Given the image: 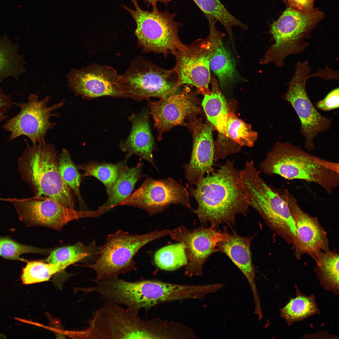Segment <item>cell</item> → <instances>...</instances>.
<instances>
[{
	"instance_id": "6da1fadb",
	"label": "cell",
	"mask_w": 339,
	"mask_h": 339,
	"mask_svg": "<svg viewBox=\"0 0 339 339\" xmlns=\"http://www.w3.org/2000/svg\"><path fill=\"white\" fill-rule=\"evenodd\" d=\"M234 161L227 160L216 171L207 174L190 195L198 205L193 210L200 222L217 229L222 224H233L236 216L245 215L249 205L241 186L240 171Z\"/></svg>"
},
{
	"instance_id": "7a4b0ae2",
	"label": "cell",
	"mask_w": 339,
	"mask_h": 339,
	"mask_svg": "<svg viewBox=\"0 0 339 339\" xmlns=\"http://www.w3.org/2000/svg\"><path fill=\"white\" fill-rule=\"evenodd\" d=\"M261 172L288 180L298 179L316 184L329 194L339 185V164L304 151L299 145L277 142L261 163Z\"/></svg>"
},
{
	"instance_id": "3957f363",
	"label": "cell",
	"mask_w": 339,
	"mask_h": 339,
	"mask_svg": "<svg viewBox=\"0 0 339 339\" xmlns=\"http://www.w3.org/2000/svg\"><path fill=\"white\" fill-rule=\"evenodd\" d=\"M25 141L26 148L18 159V169L34 196L49 197L75 209V196L60 174L54 146L45 141L31 145Z\"/></svg>"
},
{
	"instance_id": "277c9868",
	"label": "cell",
	"mask_w": 339,
	"mask_h": 339,
	"mask_svg": "<svg viewBox=\"0 0 339 339\" xmlns=\"http://www.w3.org/2000/svg\"><path fill=\"white\" fill-rule=\"evenodd\" d=\"M261 172L252 160L247 161L240 171V182L249 205L272 229L293 244L296 229L288 203L276 189L266 183L260 176Z\"/></svg>"
},
{
	"instance_id": "5b68a950",
	"label": "cell",
	"mask_w": 339,
	"mask_h": 339,
	"mask_svg": "<svg viewBox=\"0 0 339 339\" xmlns=\"http://www.w3.org/2000/svg\"><path fill=\"white\" fill-rule=\"evenodd\" d=\"M164 330L160 319L144 320L121 305L106 303L95 312L84 332L91 339H161Z\"/></svg>"
},
{
	"instance_id": "8992f818",
	"label": "cell",
	"mask_w": 339,
	"mask_h": 339,
	"mask_svg": "<svg viewBox=\"0 0 339 339\" xmlns=\"http://www.w3.org/2000/svg\"><path fill=\"white\" fill-rule=\"evenodd\" d=\"M323 16L314 8L303 10L289 7L271 25L270 33L275 42L266 51L262 62L281 67L287 57L303 52L308 44L305 39Z\"/></svg>"
},
{
	"instance_id": "52a82bcc",
	"label": "cell",
	"mask_w": 339,
	"mask_h": 339,
	"mask_svg": "<svg viewBox=\"0 0 339 339\" xmlns=\"http://www.w3.org/2000/svg\"><path fill=\"white\" fill-rule=\"evenodd\" d=\"M131 1L135 10L122 6L135 21V35L143 51L160 53L166 57L186 48L179 36V29L182 24L175 20L176 13L159 11L157 6L153 7L151 12L144 10L137 0Z\"/></svg>"
},
{
	"instance_id": "ba28073f",
	"label": "cell",
	"mask_w": 339,
	"mask_h": 339,
	"mask_svg": "<svg viewBox=\"0 0 339 339\" xmlns=\"http://www.w3.org/2000/svg\"><path fill=\"white\" fill-rule=\"evenodd\" d=\"M170 230L164 229L132 235L118 230L107 235L105 244L99 247L98 257L93 263L83 266L95 271L96 280L117 277L135 271L134 257L139 250L150 242L169 234Z\"/></svg>"
},
{
	"instance_id": "9c48e42d",
	"label": "cell",
	"mask_w": 339,
	"mask_h": 339,
	"mask_svg": "<svg viewBox=\"0 0 339 339\" xmlns=\"http://www.w3.org/2000/svg\"><path fill=\"white\" fill-rule=\"evenodd\" d=\"M121 85L125 97L136 100L151 97L164 98L181 86L172 69L161 68L140 56L133 59L121 75Z\"/></svg>"
},
{
	"instance_id": "30bf717a",
	"label": "cell",
	"mask_w": 339,
	"mask_h": 339,
	"mask_svg": "<svg viewBox=\"0 0 339 339\" xmlns=\"http://www.w3.org/2000/svg\"><path fill=\"white\" fill-rule=\"evenodd\" d=\"M310 66L307 61H299L294 75L288 83V89L282 97L293 107L300 123V131L304 139V146L308 150L315 148L314 140L320 133L329 131L332 121L321 114L313 105L306 88L310 77Z\"/></svg>"
},
{
	"instance_id": "8fae6325",
	"label": "cell",
	"mask_w": 339,
	"mask_h": 339,
	"mask_svg": "<svg viewBox=\"0 0 339 339\" xmlns=\"http://www.w3.org/2000/svg\"><path fill=\"white\" fill-rule=\"evenodd\" d=\"M21 221L28 226H41L61 231L71 221L86 218H96L104 213L96 210H76L65 207L51 198L34 196L28 198L10 199Z\"/></svg>"
},
{
	"instance_id": "7c38bea8",
	"label": "cell",
	"mask_w": 339,
	"mask_h": 339,
	"mask_svg": "<svg viewBox=\"0 0 339 339\" xmlns=\"http://www.w3.org/2000/svg\"><path fill=\"white\" fill-rule=\"evenodd\" d=\"M50 98L47 96L40 100L36 94H31L27 102L14 103L20 107V111L3 126L5 130L10 132V141L22 135L28 137L32 143L45 141L48 131L56 124L51 121L50 118L60 116L59 113L55 114L54 112L62 106L65 102L63 100L49 106L48 104Z\"/></svg>"
},
{
	"instance_id": "4fadbf2b",
	"label": "cell",
	"mask_w": 339,
	"mask_h": 339,
	"mask_svg": "<svg viewBox=\"0 0 339 339\" xmlns=\"http://www.w3.org/2000/svg\"><path fill=\"white\" fill-rule=\"evenodd\" d=\"M172 204H180L192 209L187 189L171 178L156 180L148 177L118 206L138 207L152 216L164 211Z\"/></svg>"
},
{
	"instance_id": "5bb4252c",
	"label": "cell",
	"mask_w": 339,
	"mask_h": 339,
	"mask_svg": "<svg viewBox=\"0 0 339 339\" xmlns=\"http://www.w3.org/2000/svg\"><path fill=\"white\" fill-rule=\"evenodd\" d=\"M229 232L210 227H199L192 230L180 226L170 230L169 234L175 240L185 246L188 262L184 274L188 277L200 276L204 264L208 258L218 251V243L227 239Z\"/></svg>"
},
{
	"instance_id": "9a60e30c",
	"label": "cell",
	"mask_w": 339,
	"mask_h": 339,
	"mask_svg": "<svg viewBox=\"0 0 339 339\" xmlns=\"http://www.w3.org/2000/svg\"><path fill=\"white\" fill-rule=\"evenodd\" d=\"M212 48L208 35L205 39H198L186 45L184 49L174 55L176 63L172 69L177 75L179 84L193 86L203 95L210 94V61Z\"/></svg>"
},
{
	"instance_id": "2e32d148",
	"label": "cell",
	"mask_w": 339,
	"mask_h": 339,
	"mask_svg": "<svg viewBox=\"0 0 339 339\" xmlns=\"http://www.w3.org/2000/svg\"><path fill=\"white\" fill-rule=\"evenodd\" d=\"M68 85L76 95L86 99L109 96L125 97L121 75L113 67L96 63L69 73Z\"/></svg>"
},
{
	"instance_id": "e0dca14e",
	"label": "cell",
	"mask_w": 339,
	"mask_h": 339,
	"mask_svg": "<svg viewBox=\"0 0 339 339\" xmlns=\"http://www.w3.org/2000/svg\"><path fill=\"white\" fill-rule=\"evenodd\" d=\"M180 87L159 100H148L150 113L153 118L154 127L158 132L159 140L164 132L183 124L186 118L192 117L201 111L197 92L187 86Z\"/></svg>"
},
{
	"instance_id": "ac0fdd59",
	"label": "cell",
	"mask_w": 339,
	"mask_h": 339,
	"mask_svg": "<svg viewBox=\"0 0 339 339\" xmlns=\"http://www.w3.org/2000/svg\"><path fill=\"white\" fill-rule=\"evenodd\" d=\"M287 201L294 221L296 235L293 244L300 253L313 255L319 250L329 251L326 234L316 219L304 211L288 190H277Z\"/></svg>"
},
{
	"instance_id": "d6986e66",
	"label": "cell",
	"mask_w": 339,
	"mask_h": 339,
	"mask_svg": "<svg viewBox=\"0 0 339 339\" xmlns=\"http://www.w3.org/2000/svg\"><path fill=\"white\" fill-rule=\"evenodd\" d=\"M189 125L193 135V148L190 160L184 169L189 184L196 186L205 174L214 170V127L208 121L202 123L194 118L190 119Z\"/></svg>"
},
{
	"instance_id": "ffe728a7",
	"label": "cell",
	"mask_w": 339,
	"mask_h": 339,
	"mask_svg": "<svg viewBox=\"0 0 339 339\" xmlns=\"http://www.w3.org/2000/svg\"><path fill=\"white\" fill-rule=\"evenodd\" d=\"M253 236L243 237L233 230L227 239L219 242L218 251L227 255L239 268L247 279L254 299L255 309H261V300L255 282V269L252 262L250 246Z\"/></svg>"
},
{
	"instance_id": "44dd1931",
	"label": "cell",
	"mask_w": 339,
	"mask_h": 339,
	"mask_svg": "<svg viewBox=\"0 0 339 339\" xmlns=\"http://www.w3.org/2000/svg\"><path fill=\"white\" fill-rule=\"evenodd\" d=\"M129 119L132 125L130 133L120 145L121 150L126 153L124 160L127 161L132 155H136L150 162L158 170L153 159L152 152L155 143L147 111L143 110L138 114H132Z\"/></svg>"
},
{
	"instance_id": "7402d4cb",
	"label": "cell",
	"mask_w": 339,
	"mask_h": 339,
	"mask_svg": "<svg viewBox=\"0 0 339 339\" xmlns=\"http://www.w3.org/2000/svg\"><path fill=\"white\" fill-rule=\"evenodd\" d=\"M210 36L212 43V51L210 61V69L218 78L222 88H226L236 82L237 73L234 60L222 41L224 34L218 30L215 24L217 21L208 19Z\"/></svg>"
},
{
	"instance_id": "603a6c76",
	"label": "cell",
	"mask_w": 339,
	"mask_h": 339,
	"mask_svg": "<svg viewBox=\"0 0 339 339\" xmlns=\"http://www.w3.org/2000/svg\"><path fill=\"white\" fill-rule=\"evenodd\" d=\"M142 167L140 163L131 168L127 166L123 170L114 182L107 200L99 209L103 210L105 213L118 206L129 196L137 182L144 176Z\"/></svg>"
},
{
	"instance_id": "cb8c5ba5",
	"label": "cell",
	"mask_w": 339,
	"mask_h": 339,
	"mask_svg": "<svg viewBox=\"0 0 339 339\" xmlns=\"http://www.w3.org/2000/svg\"><path fill=\"white\" fill-rule=\"evenodd\" d=\"M212 88L210 94L204 95L202 106L208 121L219 133L225 136L228 109L225 98L216 79L211 77Z\"/></svg>"
},
{
	"instance_id": "d4e9b609",
	"label": "cell",
	"mask_w": 339,
	"mask_h": 339,
	"mask_svg": "<svg viewBox=\"0 0 339 339\" xmlns=\"http://www.w3.org/2000/svg\"><path fill=\"white\" fill-rule=\"evenodd\" d=\"M25 64L18 44L6 35L0 36V83L9 78L18 80L25 71Z\"/></svg>"
},
{
	"instance_id": "484cf974",
	"label": "cell",
	"mask_w": 339,
	"mask_h": 339,
	"mask_svg": "<svg viewBox=\"0 0 339 339\" xmlns=\"http://www.w3.org/2000/svg\"><path fill=\"white\" fill-rule=\"evenodd\" d=\"M99 250L95 241L87 245L78 242L73 245L53 249L43 261L50 263H60L67 267L83 260L94 262L98 257Z\"/></svg>"
},
{
	"instance_id": "4316f807",
	"label": "cell",
	"mask_w": 339,
	"mask_h": 339,
	"mask_svg": "<svg viewBox=\"0 0 339 339\" xmlns=\"http://www.w3.org/2000/svg\"><path fill=\"white\" fill-rule=\"evenodd\" d=\"M126 162L124 160L116 164H111L91 161L77 167L78 170L84 171L83 176L94 177L102 182L108 195L120 173L128 166Z\"/></svg>"
},
{
	"instance_id": "83f0119b",
	"label": "cell",
	"mask_w": 339,
	"mask_h": 339,
	"mask_svg": "<svg viewBox=\"0 0 339 339\" xmlns=\"http://www.w3.org/2000/svg\"><path fill=\"white\" fill-rule=\"evenodd\" d=\"M207 18L218 20L224 26L232 41V26L239 27L244 30L248 26L234 16L219 0H192Z\"/></svg>"
},
{
	"instance_id": "f1b7e54d",
	"label": "cell",
	"mask_w": 339,
	"mask_h": 339,
	"mask_svg": "<svg viewBox=\"0 0 339 339\" xmlns=\"http://www.w3.org/2000/svg\"><path fill=\"white\" fill-rule=\"evenodd\" d=\"M57 161L60 174L64 181L76 196L81 210H89L87 208L80 192L81 175L68 151L63 148L58 156Z\"/></svg>"
},
{
	"instance_id": "f546056e",
	"label": "cell",
	"mask_w": 339,
	"mask_h": 339,
	"mask_svg": "<svg viewBox=\"0 0 339 339\" xmlns=\"http://www.w3.org/2000/svg\"><path fill=\"white\" fill-rule=\"evenodd\" d=\"M21 278L23 284H31L48 281L54 274L67 267L60 263H50L42 261H26Z\"/></svg>"
},
{
	"instance_id": "4dcf8cb0",
	"label": "cell",
	"mask_w": 339,
	"mask_h": 339,
	"mask_svg": "<svg viewBox=\"0 0 339 339\" xmlns=\"http://www.w3.org/2000/svg\"><path fill=\"white\" fill-rule=\"evenodd\" d=\"M154 260L160 269L167 271L176 270L187 263L185 246L181 242L164 246L155 253Z\"/></svg>"
},
{
	"instance_id": "1f68e13d",
	"label": "cell",
	"mask_w": 339,
	"mask_h": 339,
	"mask_svg": "<svg viewBox=\"0 0 339 339\" xmlns=\"http://www.w3.org/2000/svg\"><path fill=\"white\" fill-rule=\"evenodd\" d=\"M225 136L232 140L240 146L252 147L257 137L256 132L250 125L239 118L229 110L228 112Z\"/></svg>"
},
{
	"instance_id": "d6a6232c",
	"label": "cell",
	"mask_w": 339,
	"mask_h": 339,
	"mask_svg": "<svg viewBox=\"0 0 339 339\" xmlns=\"http://www.w3.org/2000/svg\"><path fill=\"white\" fill-rule=\"evenodd\" d=\"M317 268L322 277L329 286H339V255L329 251L319 250L315 254Z\"/></svg>"
},
{
	"instance_id": "836d02e7",
	"label": "cell",
	"mask_w": 339,
	"mask_h": 339,
	"mask_svg": "<svg viewBox=\"0 0 339 339\" xmlns=\"http://www.w3.org/2000/svg\"><path fill=\"white\" fill-rule=\"evenodd\" d=\"M53 249L41 248L20 244L10 238L0 236V256L7 259L25 261L20 257L25 253H34L42 255L49 254Z\"/></svg>"
},
{
	"instance_id": "e575fe53",
	"label": "cell",
	"mask_w": 339,
	"mask_h": 339,
	"mask_svg": "<svg viewBox=\"0 0 339 339\" xmlns=\"http://www.w3.org/2000/svg\"><path fill=\"white\" fill-rule=\"evenodd\" d=\"M317 311L316 304L311 298L299 296L290 300L282 309V315L288 322L305 318Z\"/></svg>"
},
{
	"instance_id": "d590c367",
	"label": "cell",
	"mask_w": 339,
	"mask_h": 339,
	"mask_svg": "<svg viewBox=\"0 0 339 339\" xmlns=\"http://www.w3.org/2000/svg\"><path fill=\"white\" fill-rule=\"evenodd\" d=\"M316 107L324 111H329L338 108L339 89L336 88L329 92L323 99L316 104Z\"/></svg>"
},
{
	"instance_id": "8d00e7d4",
	"label": "cell",
	"mask_w": 339,
	"mask_h": 339,
	"mask_svg": "<svg viewBox=\"0 0 339 339\" xmlns=\"http://www.w3.org/2000/svg\"><path fill=\"white\" fill-rule=\"evenodd\" d=\"M12 103L11 95L4 93L0 87V122L7 118V113Z\"/></svg>"
},
{
	"instance_id": "74e56055",
	"label": "cell",
	"mask_w": 339,
	"mask_h": 339,
	"mask_svg": "<svg viewBox=\"0 0 339 339\" xmlns=\"http://www.w3.org/2000/svg\"><path fill=\"white\" fill-rule=\"evenodd\" d=\"M315 0H292V7L300 9L309 10L313 8Z\"/></svg>"
},
{
	"instance_id": "f35d334b",
	"label": "cell",
	"mask_w": 339,
	"mask_h": 339,
	"mask_svg": "<svg viewBox=\"0 0 339 339\" xmlns=\"http://www.w3.org/2000/svg\"><path fill=\"white\" fill-rule=\"evenodd\" d=\"M145 3H147L148 7H149L150 5H152L153 7L157 6V4L158 2L162 3H164L165 5H167L170 0H143Z\"/></svg>"
},
{
	"instance_id": "ab89813d",
	"label": "cell",
	"mask_w": 339,
	"mask_h": 339,
	"mask_svg": "<svg viewBox=\"0 0 339 339\" xmlns=\"http://www.w3.org/2000/svg\"><path fill=\"white\" fill-rule=\"evenodd\" d=\"M284 1L288 5H290L292 3V0H284Z\"/></svg>"
}]
</instances>
